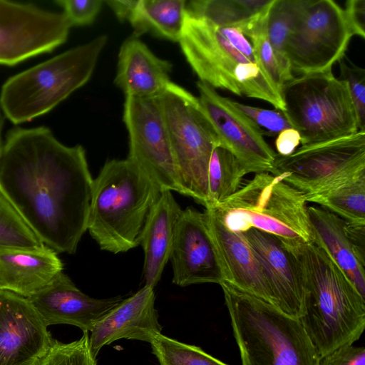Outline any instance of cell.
I'll list each match as a JSON object with an SVG mask.
<instances>
[{
    "label": "cell",
    "mask_w": 365,
    "mask_h": 365,
    "mask_svg": "<svg viewBox=\"0 0 365 365\" xmlns=\"http://www.w3.org/2000/svg\"><path fill=\"white\" fill-rule=\"evenodd\" d=\"M93 179L84 148L67 146L44 126L9 132L0 192L47 247L73 254L87 231Z\"/></svg>",
    "instance_id": "6da1fadb"
},
{
    "label": "cell",
    "mask_w": 365,
    "mask_h": 365,
    "mask_svg": "<svg viewBox=\"0 0 365 365\" xmlns=\"http://www.w3.org/2000/svg\"><path fill=\"white\" fill-rule=\"evenodd\" d=\"M305 287L299 320L319 359L354 344L365 329V299L318 242L285 243Z\"/></svg>",
    "instance_id": "7a4b0ae2"
},
{
    "label": "cell",
    "mask_w": 365,
    "mask_h": 365,
    "mask_svg": "<svg viewBox=\"0 0 365 365\" xmlns=\"http://www.w3.org/2000/svg\"><path fill=\"white\" fill-rule=\"evenodd\" d=\"M179 43L186 61L202 81L268 102L284 110V103L259 63L251 42L241 29L218 26L186 14Z\"/></svg>",
    "instance_id": "3957f363"
},
{
    "label": "cell",
    "mask_w": 365,
    "mask_h": 365,
    "mask_svg": "<svg viewBox=\"0 0 365 365\" xmlns=\"http://www.w3.org/2000/svg\"><path fill=\"white\" fill-rule=\"evenodd\" d=\"M161 190L128 158L107 161L93 180L87 230L101 250L118 254L140 245Z\"/></svg>",
    "instance_id": "277c9868"
},
{
    "label": "cell",
    "mask_w": 365,
    "mask_h": 365,
    "mask_svg": "<svg viewBox=\"0 0 365 365\" xmlns=\"http://www.w3.org/2000/svg\"><path fill=\"white\" fill-rule=\"evenodd\" d=\"M242 365H319V356L299 319L220 283Z\"/></svg>",
    "instance_id": "5b68a950"
},
{
    "label": "cell",
    "mask_w": 365,
    "mask_h": 365,
    "mask_svg": "<svg viewBox=\"0 0 365 365\" xmlns=\"http://www.w3.org/2000/svg\"><path fill=\"white\" fill-rule=\"evenodd\" d=\"M107 42L98 36L9 78L0 94L4 115L20 124L51 110L89 81Z\"/></svg>",
    "instance_id": "8992f818"
},
{
    "label": "cell",
    "mask_w": 365,
    "mask_h": 365,
    "mask_svg": "<svg viewBox=\"0 0 365 365\" xmlns=\"http://www.w3.org/2000/svg\"><path fill=\"white\" fill-rule=\"evenodd\" d=\"M307 203L304 193L277 175L262 173L212 208L231 232L254 228L284 242L309 243L314 235Z\"/></svg>",
    "instance_id": "52a82bcc"
},
{
    "label": "cell",
    "mask_w": 365,
    "mask_h": 365,
    "mask_svg": "<svg viewBox=\"0 0 365 365\" xmlns=\"http://www.w3.org/2000/svg\"><path fill=\"white\" fill-rule=\"evenodd\" d=\"M281 96L284 113L302 145L359 131L346 83L331 70L294 76L283 85Z\"/></svg>",
    "instance_id": "ba28073f"
},
{
    "label": "cell",
    "mask_w": 365,
    "mask_h": 365,
    "mask_svg": "<svg viewBox=\"0 0 365 365\" xmlns=\"http://www.w3.org/2000/svg\"><path fill=\"white\" fill-rule=\"evenodd\" d=\"M158 98L184 195L205 207L208 167L218 137L198 98L182 86L171 81Z\"/></svg>",
    "instance_id": "9c48e42d"
},
{
    "label": "cell",
    "mask_w": 365,
    "mask_h": 365,
    "mask_svg": "<svg viewBox=\"0 0 365 365\" xmlns=\"http://www.w3.org/2000/svg\"><path fill=\"white\" fill-rule=\"evenodd\" d=\"M365 170V131L277 153L272 173L305 195L322 192Z\"/></svg>",
    "instance_id": "30bf717a"
},
{
    "label": "cell",
    "mask_w": 365,
    "mask_h": 365,
    "mask_svg": "<svg viewBox=\"0 0 365 365\" xmlns=\"http://www.w3.org/2000/svg\"><path fill=\"white\" fill-rule=\"evenodd\" d=\"M352 35L343 9L333 0H304L285 43L292 73L331 70L344 55Z\"/></svg>",
    "instance_id": "8fae6325"
},
{
    "label": "cell",
    "mask_w": 365,
    "mask_h": 365,
    "mask_svg": "<svg viewBox=\"0 0 365 365\" xmlns=\"http://www.w3.org/2000/svg\"><path fill=\"white\" fill-rule=\"evenodd\" d=\"M123 122L129 138L128 158L153 179L161 191L184 195L158 97L125 96Z\"/></svg>",
    "instance_id": "7c38bea8"
},
{
    "label": "cell",
    "mask_w": 365,
    "mask_h": 365,
    "mask_svg": "<svg viewBox=\"0 0 365 365\" xmlns=\"http://www.w3.org/2000/svg\"><path fill=\"white\" fill-rule=\"evenodd\" d=\"M71 28L63 12L0 0V65L53 51L66 41Z\"/></svg>",
    "instance_id": "4fadbf2b"
},
{
    "label": "cell",
    "mask_w": 365,
    "mask_h": 365,
    "mask_svg": "<svg viewBox=\"0 0 365 365\" xmlns=\"http://www.w3.org/2000/svg\"><path fill=\"white\" fill-rule=\"evenodd\" d=\"M197 88L201 108L220 145L239 160L247 174L271 173L277 153L255 124L213 87L198 81Z\"/></svg>",
    "instance_id": "5bb4252c"
},
{
    "label": "cell",
    "mask_w": 365,
    "mask_h": 365,
    "mask_svg": "<svg viewBox=\"0 0 365 365\" xmlns=\"http://www.w3.org/2000/svg\"><path fill=\"white\" fill-rule=\"evenodd\" d=\"M29 300L0 289V365H36L54 339Z\"/></svg>",
    "instance_id": "9a60e30c"
},
{
    "label": "cell",
    "mask_w": 365,
    "mask_h": 365,
    "mask_svg": "<svg viewBox=\"0 0 365 365\" xmlns=\"http://www.w3.org/2000/svg\"><path fill=\"white\" fill-rule=\"evenodd\" d=\"M173 283L186 287L222 282L206 215L192 207L182 210L175 227L170 257Z\"/></svg>",
    "instance_id": "2e32d148"
},
{
    "label": "cell",
    "mask_w": 365,
    "mask_h": 365,
    "mask_svg": "<svg viewBox=\"0 0 365 365\" xmlns=\"http://www.w3.org/2000/svg\"><path fill=\"white\" fill-rule=\"evenodd\" d=\"M27 299L47 327L69 324L83 332L91 331L98 321L124 299L121 296L91 297L78 289L63 272Z\"/></svg>",
    "instance_id": "e0dca14e"
},
{
    "label": "cell",
    "mask_w": 365,
    "mask_h": 365,
    "mask_svg": "<svg viewBox=\"0 0 365 365\" xmlns=\"http://www.w3.org/2000/svg\"><path fill=\"white\" fill-rule=\"evenodd\" d=\"M242 233L269 284L274 307L299 319L302 312L305 287L294 256L274 235L254 228Z\"/></svg>",
    "instance_id": "ac0fdd59"
},
{
    "label": "cell",
    "mask_w": 365,
    "mask_h": 365,
    "mask_svg": "<svg viewBox=\"0 0 365 365\" xmlns=\"http://www.w3.org/2000/svg\"><path fill=\"white\" fill-rule=\"evenodd\" d=\"M204 212L222 282L274 306L271 289L244 234L227 229L214 208L207 207Z\"/></svg>",
    "instance_id": "d6986e66"
},
{
    "label": "cell",
    "mask_w": 365,
    "mask_h": 365,
    "mask_svg": "<svg viewBox=\"0 0 365 365\" xmlns=\"http://www.w3.org/2000/svg\"><path fill=\"white\" fill-rule=\"evenodd\" d=\"M153 289L145 285L94 325L89 335L90 349L94 356L103 346L116 340L128 339L150 343L154 334L161 333Z\"/></svg>",
    "instance_id": "ffe728a7"
},
{
    "label": "cell",
    "mask_w": 365,
    "mask_h": 365,
    "mask_svg": "<svg viewBox=\"0 0 365 365\" xmlns=\"http://www.w3.org/2000/svg\"><path fill=\"white\" fill-rule=\"evenodd\" d=\"M170 61L156 56L137 36L121 45L114 79L125 96L152 98L160 96L171 82Z\"/></svg>",
    "instance_id": "44dd1931"
},
{
    "label": "cell",
    "mask_w": 365,
    "mask_h": 365,
    "mask_svg": "<svg viewBox=\"0 0 365 365\" xmlns=\"http://www.w3.org/2000/svg\"><path fill=\"white\" fill-rule=\"evenodd\" d=\"M58 253L45 245L36 250H0V289L29 298L62 272Z\"/></svg>",
    "instance_id": "7402d4cb"
},
{
    "label": "cell",
    "mask_w": 365,
    "mask_h": 365,
    "mask_svg": "<svg viewBox=\"0 0 365 365\" xmlns=\"http://www.w3.org/2000/svg\"><path fill=\"white\" fill-rule=\"evenodd\" d=\"M182 210L172 192L163 190L151 207L140 237L145 286L154 288L170 259L176 225Z\"/></svg>",
    "instance_id": "603a6c76"
},
{
    "label": "cell",
    "mask_w": 365,
    "mask_h": 365,
    "mask_svg": "<svg viewBox=\"0 0 365 365\" xmlns=\"http://www.w3.org/2000/svg\"><path fill=\"white\" fill-rule=\"evenodd\" d=\"M314 235L320 244L365 299V256L354 246L345 230L344 220L329 210L308 207Z\"/></svg>",
    "instance_id": "cb8c5ba5"
},
{
    "label": "cell",
    "mask_w": 365,
    "mask_h": 365,
    "mask_svg": "<svg viewBox=\"0 0 365 365\" xmlns=\"http://www.w3.org/2000/svg\"><path fill=\"white\" fill-rule=\"evenodd\" d=\"M273 1L192 0L186 4V14L244 33L267 14Z\"/></svg>",
    "instance_id": "d4e9b609"
},
{
    "label": "cell",
    "mask_w": 365,
    "mask_h": 365,
    "mask_svg": "<svg viewBox=\"0 0 365 365\" xmlns=\"http://www.w3.org/2000/svg\"><path fill=\"white\" fill-rule=\"evenodd\" d=\"M185 0H138L129 21L137 36L152 32L173 41H179L186 19Z\"/></svg>",
    "instance_id": "484cf974"
},
{
    "label": "cell",
    "mask_w": 365,
    "mask_h": 365,
    "mask_svg": "<svg viewBox=\"0 0 365 365\" xmlns=\"http://www.w3.org/2000/svg\"><path fill=\"white\" fill-rule=\"evenodd\" d=\"M305 198L345 221L365 223V170Z\"/></svg>",
    "instance_id": "4316f807"
},
{
    "label": "cell",
    "mask_w": 365,
    "mask_h": 365,
    "mask_svg": "<svg viewBox=\"0 0 365 365\" xmlns=\"http://www.w3.org/2000/svg\"><path fill=\"white\" fill-rule=\"evenodd\" d=\"M247 173L239 160L225 147L216 145L212 152L208 172L207 204L214 207L236 192Z\"/></svg>",
    "instance_id": "83f0119b"
},
{
    "label": "cell",
    "mask_w": 365,
    "mask_h": 365,
    "mask_svg": "<svg viewBox=\"0 0 365 365\" xmlns=\"http://www.w3.org/2000/svg\"><path fill=\"white\" fill-rule=\"evenodd\" d=\"M304 3V0H274L267 14V36L279 65L284 83L294 77L285 55V43Z\"/></svg>",
    "instance_id": "f1b7e54d"
},
{
    "label": "cell",
    "mask_w": 365,
    "mask_h": 365,
    "mask_svg": "<svg viewBox=\"0 0 365 365\" xmlns=\"http://www.w3.org/2000/svg\"><path fill=\"white\" fill-rule=\"evenodd\" d=\"M45 245L0 192V250H36Z\"/></svg>",
    "instance_id": "f546056e"
},
{
    "label": "cell",
    "mask_w": 365,
    "mask_h": 365,
    "mask_svg": "<svg viewBox=\"0 0 365 365\" xmlns=\"http://www.w3.org/2000/svg\"><path fill=\"white\" fill-rule=\"evenodd\" d=\"M150 344L160 365H227L199 346L180 342L162 333L154 334Z\"/></svg>",
    "instance_id": "4dcf8cb0"
},
{
    "label": "cell",
    "mask_w": 365,
    "mask_h": 365,
    "mask_svg": "<svg viewBox=\"0 0 365 365\" xmlns=\"http://www.w3.org/2000/svg\"><path fill=\"white\" fill-rule=\"evenodd\" d=\"M89 344L88 332L70 343L54 339L51 346L36 365H97Z\"/></svg>",
    "instance_id": "1f68e13d"
},
{
    "label": "cell",
    "mask_w": 365,
    "mask_h": 365,
    "mask_svg": "<svg viewBox=\"0 0 365 365\" xmlns=\"http://www.w3.org/2000/svg\"><path fill=\"white\" fill-rule=\"evenodd\" d=\"M338 62L339 78L346 83L355 109L358 129L365 131V69L354 64L345 55Z\"/></svg>",
    "instance_id": "d6a6232c"
},
{
    "label": "cell",
    "mask_w": 365,
    "mask_h": 365,
    "mask_svg": "<svg viewBox=\"0 0 365 365\" xmlns=\"http://www.w3.org/2000/svg\"><path fill=\"white\" fill-rule=\"evenodd\" d=\"M231 103L257 127L262 135L277 136L282 131L293 128L284 111L248 106L230 99Z\"/></svg>",
    "instance_id": "836d02e7"
},
{
    "label": "cell",
    "mask_w": 365,
    "mask_h": 365,
    "mask_svg": "<svg viewBox=\"0 0 365 365\" xmlns=\"http://www.w3.org/2000/svg\"><path fill=\"white\" fill-rule=\"evenodd\" d=\"M56 3L63 8L71 26L92 24L100 12L102 0H58Z\"/></svg>",
    "instance_id": "e575fe53"
},
{
    "label": "cell",
    "mask_w": 365,
    "mask_h": 365,
    "mask_svg": "<svg viewBox=\"0 0 365 365\" xmlns=\"http://www.w3.org/2000/svg\"><path fill=\"white\" fill-rule=\"evenodd\" d=\"M319 365H365V348L343 345L320 359Z\"/></svg>",
    "instance_id": "d590c367"
},
{
    "label": "cell",
    "mask_w": 365,
    "mask_h": 365,
    "mask_svg": "<svg viewBox=\"0 0 365 365\" xmlns=\"http://www.w3.org/2000/svg\"><path fill=\"white\" fill-rule=\"evenodd\" d=\"M345 20L353 36L365 38V0H349L343 9Z\"/></svg>",
    "instance_id": "8d00e7d4"
},
{
    "label": "cell",
    "mask_w": 365,
    "mask_h": 365,
    "mask_svg": "<svg viewBox=\"0 0 365 365\" xmlns=\"http://www.w3.org/2000/svg\"><path fill=\"white\" fill-rule=\"evenodd\" d=\"M300 143V135L294 128H289L282 131L275 140L277 154L287 156L292 154Z\"/></svg>",
    "instance_id": "74e56055"
},
{
    "label": "cell",
    "mask_w": 365,
    "mask_h": 365,
    "mask_svg": "<svg viewBox=\"0 0 365 365\" xmlns=\"http://www.w3.org/2000/svg\"><path fill=\"white\" fill-rule=\"evenodd\" d=\"M120 21H130L138 0H107L104 1Z\"/></svg>",
    "instance_id": "f35d334b"
},
{
    "label": "cell",
    "mask_w": 365,
    "mask_h": 365,
    "mask_svg": "<svg viewBox=\"0 0 365 365\" xmlns=\"http://www.w3.org/2000/svg\"><path fill=\"white\" fill-rule=\"evenodd\" d=\"M4 125V115H3V111L0 105V158L1 156L4 143L2 140V129Z\"/></svg>",
    "instance_id": "ab89813d"
}]
</instances>
